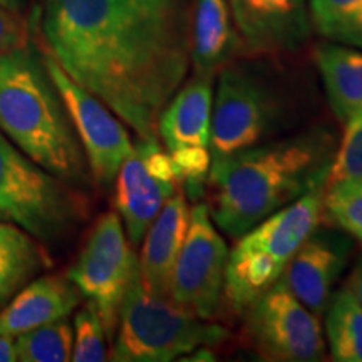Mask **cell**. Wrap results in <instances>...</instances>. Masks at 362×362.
Listing matches in <instances>:
<instances>
[{"label": "cell", "instance_id": "cell-6", "mask_svg": "<svg viewBox=\"0 0 362 362\" xmlns=\"http://www.w3.org/2000/svg\"><path fill=\"white\" fill-rule=\"evenodd\" d=\"M74 187L24 155L0 133V216L44 243L56 245L84 220Z\"/></svg>", "mask_w": 362, "mask_h": 362}, {"label": "cell", "instance_id": "cell-24", "mask_svg": "<svg viewBox=\"0 0 362 362\" xmlns=\"http://www.w3.org/2000/svg\"><path fill=\"white\" fill-rule=\"evenodd\" d=\"M324 214L337 228L362 243V178L324 188Z\"/></svg>", "mask_w": 362, "mask_h": 362}, {"label": "cell", "instance_id": "cell-31", "mask_svg": "<svg viewBox=\"0 0 362 362\" xmlns=\"http://www.w3.org/2000/svg\"><path fill=\"white\" fill-rule=\"evenodd\" d=\"M0 6L12 12L21 13L22 8H24V0H0Z\"/></svg>", "mask_w": 362, "mask_h": 362}, {"label": "cell", "instance_id": "cell-22", "mask_svg": "<svg viewBox=\"0 0 362 362\" xmlns=\"http://www.w3.org/2000/svg\"><path fill=\"white\" fill-rule=\"evenodd\" d=\"M309 17L329 42L362 49V0H309Z\"/></svg>", "mask_w": 362, "mask_h": 362}, {"label": "cell", "instance_id": "cell-13", "mask_svg": "<svg viewBox=\"0 0 362 362\" xmlns=\"http://www.w3.org/2000/svg\"><path fill=\"white\" fill-rule=\"evenodd\" d=\"M349 253V238L315 228L293 253L280 279L307 309L320 315L346 269Z\"/></svg>", "mask_w": 362, "mask_h": 362}, {"label": "cell", "instance_id": "cell-8", "mask_svg": "<svg viewBox=\"0 0 362 362\" xmlns=\"http://www.w3.org/2000/svg\"><path fill=\"white\" fill-rule=\"evenodd\" d=\"M280 101L255 72L243 66L220 71L211 112V156L260 144L280 119Z\"/></svg>", "mask_w": 362, "mask_h": 362}, {"label": "cell", "instance_id": "cell-12", "mask_svg": "<svg viewBox=\"0 0 362 362\" xmlns=\"http://www.w3.org/2000/svg\"><path fill=\"white\" fill-rule=\"evenodd\" d=\"M228 4L248 52H293L309 39V0H228Z\"/></svg>", "mask_w": 362, "mask_h": 362}, {"label": "cell", "instance_id": "cell-16", "mask_svg": "<svg viewBox=\"0 0 362 362\" xmlns=\"http://www.w3.org/2000/svg\"><path fill=\"white\" fill-rule=\"evenodd\" d=\"M83 293L61 275H44L30 280L0 310V334L16 337L40 325L66 319L78 309Z\"/></svg>", "mask_w": 362, "mask_h": 362}, {"label": "cell", "instance_id": "cell-27", "mask_svg": "<svg viewBox=\"0 0 362 362\" xmlns=\"http://www.w3.org/2000/svg\"><path fill=\"white\" fill-rule=\"evenodd\" d=\"M170 155L178 171V183H183L187 198L197 202L200 197H205V185L211 166V151L208 146H181L170 151Z\"/></svg>", "mask_w": 362, "mask_h": 362}, {"label": "cell", "instance_id": "cell-20", "mask_svg": "<svg viewBox=\"0 0 362 362\" xmlns=\"http://www.w3.org/2000/svg\"><path fill=\"white\" fill-rule=\"evenodd\" d=\"M49 267L42 243L17 225L0 221V310Z\"/></svg>", "mask_w": 362, "mask_h": 362}, {"label": "cell", "instance_id": "cell-19", "mask_svg": "<svg viewBox=\"0 0 362 362\" xmlns=\"http://www.w3.org/2000/svg\"><path fill=\"white\" fill-rule=\"evenodd\" d=\"M315 64L334 115L346 123L362 110V49L322 44L315 49Z\"/></svg>", "mask_w": 362, "mask_h": 362}, {"label": "cell", "instance_id": "cell-29", "mask_svg": "<svg viewBox=\"0 0 362 362\" xmlns=\"http://www.w3.org/2000/svg\"><path fill=\"white\" fill-rule=\"evenodd\" d=\"M13 361H17L13 337L2 336V334H0V362H13Z\"/></svg>", "mask_w": 362, "mask_h": 362}, {"label": "cell", "instance_id": "cell-14", "mask_svg": "<svg viewBox=\"0 0 362 362\" xmlns=\"http://www.w3.org/2000/svg\"><path fill=\"white\" fill-rule=\"evenodd\" d=\"M189 216L187 194L176 189L144 235L138 274L144 288L155 296L170 298L171 277L187 238Z\"/></svg>", "mask_w": 362, "mask_h": 362}, {"label": "cell", "instance_id": "cell-25", "mask_svg": "<svg viewBox=\"0 0 362 362\" xmlns=\"http://www.w3.org/2000/svg\"><path fill=\"white\" fill-rule=\"evenodd\" d=\"M74 344L71 361L103 362L107 359L106 329L96 305L88 300L74 317Z\"/></svg>", "mask_w": 362, "mask_h": 362}, {"label": "cell", "instance_id": "cell-10", "mask_svg": "<svg viewBox=\"0 0 362 362\" xmlns=\"http://www.w3.org/2000/svg\"><path fill=\"white\" fill-rule=\"evenodd\" d=\"M228 247L205 203L192 208L189 228L175 264L170 300L200 319L218 310L225 285Z\"/></svg>", "mask_w": 362, "mask_h": 362}, {"label": "cell", "instance_id": "cell-28", "mask_svg": "<svg viewBox=\"0 0 362 362\" xmlns=\"http://www.w3.org/2000/svg\"><path fill=\"white\" fill-rule=\"evenodd\" d=\"M25 27L19 13L0 6V57L25 45Z\"/></svg>", "mask_w": 362, "mask_h": 362}, {"label": "cell", "instance_id": "cell-17", "mask_svg": "<svg viewBox=\"0 0 362 362\" xmlns=\"http://www.w3.org/2000/svg\"><path fill=\"white\" fill-rule=\"evenodd\" d=\"M214 78L194 74L175 93L158 117V138L168 151L181 146H210Z\"/></svg>", "mask_w": 362, "mask_h": 362}, {"label": "cell", "instance_id": "cell-4", "mask_svg": "<svg viewBox=\"0 0 362 362\" xmlns=\"http://www.w3.org/2000/svg\"><path fill=\"white\" fill-rule=\"evenodd\" d=\"M322 215L324 188H317L238 237L228 252L223 285L225 298L233 310L245 312L282 277L297 248L319 228Z\"/></svg>", "mask_w": 362, "mask_h": 362}, {"label": "cell", "instance_id": "cell-3", "mask_svg": "<svg viewBox=\"0 0 362 362\" xmlns=\"http://www.w3.org/2000/svg\"><path fill=\"white\" fill-rule=\"evenodd\" d=\"M0 133L71 187L89 181L88 160L61 93L44 57L27 45L0 57Z\"/></svg>", "mask_w": 362, "mask_h": 362}, {"label": "cell", "instance_id": "cell-30", "mask_svg": "<svg viewBox=\"0 0 362 362\" xmlns=\"http://www.w3.org/2000/svg\"><path fill=\"white\" fill-rule=\"evenodd\" d=\"M347 288L354 293L356 298L361 302V305H362V257H361V260L357 262L354 272H352V277L349 280Z\"/></svg>", "mask_w": 362, "mask_h": 362}, {"label": "cell", "instance_id": "cell-2", "mask_svg": "<svg viewBox=\"0 0 362 362\" xmlns=\"http://www.w3.org/2000/svg\"><path fill=\"white\" fill-rule=\"evenodd\" d=\"M336 155V139L325 128L211 156L208 211L232 238L264 221L304 194L324 188Z\"/></svg>", "mask_w": 362, "mask_h": 362}, {"label": "cell", "instance_id": "cell-23", "mask_svg": "<svg viewBox=\"0 0 362 362\" xmlns=\"http://www.w3.org/2000/svg\"><path fill=\"white\" fill-rule=\"evenodd\" d=\"M17 361L22 362H66L71 361L74 327L69 320L40 325L13 337Z\"/></svg>", "mask_w": 362, "mask_h": 362}, {"label": "cell", "instance_id": "cell-18", "mask_svg": "<svg viewBox=\"0 0 362 362\" xmlns=\"http://www.w3.org/2000/svg\"><path fill=\"white\" fill-rule=\"evenodd\" d=\"M243 51L228 0H197L192 21L193 74H218Z\"/></svg>", "mask_w": 362, "mask_h": 362}, {"label": "cell", "instance_id": "cell-7", "mask_svg": "<svg viewBox=\"0 0 362 362\" xmlns=\"http://www.w3.org/2000/svg\"><path fill=\"white\" fill-rule=\"evenodd\" d=\"M138 272V259L116 211L99 216L67 272L83 297L96 305L107 339L115 337L121 304Z\"/></svg>", "mask_w": 362, "mask_h": 362}, {"label": "cell", "instance_id": "cell-5", "mask_svg": "<svg viewBox=\"0 0 362 362\" xmlns=\"http://www.w3.org/2000/svg\"><path fill=\"white\" fill-rule=\"evenodd\" d=\"M116 329L107 357L116 362H170L228 339V330L221 325L146 291L138 272L121 304Z\"/></svg>", "mask_w": 362, "mask_h": 362}, {"label": "cell", "instance_id": "cell-21", "mask_svg": "<svg viewBox=\"0 0 362 362\" xmlns=\"http://www.w3.org/2000/svg\"><path fill=\"white\" fill-rule=\"evenodd\" d=\"M325 336L339 362H362V305L349 288L332 293L325 307Z\"/></svg>", "mask_w": 362, "mask_h": 362}, {"label": "cell", "instance_id": "cell-26", "mask_svg": "<svg viewBox=\"0 0 362 362\" xmlns=\"http://www.w3.org/2000/svg\"><path fill=\"white\" fill-rule=\"evenodd\" d=\"M324 188L344 180L362 178V110L347 119Z\"/></svg>", "mask_w": 362, "mask_h": 362}, {"label": "cell", "instance_id": "cell-1", "mask_svg": "<svg viewBox=\"0 0 362 362\" xmlns=\"http://www.w3.org/2000/svg\"><path fill=\"white\" fill-rule=\"evenodd\" d=\"M197 0H45L49 54L139 139L192 69Z\"/></svg>", "mask_w": 362, "mask_h": 362}, {"label": "cell", "instance_id": "cell-15", "mask_svg": "<svg viewBox=\"0 0 362 362\" xmlns=\"http://www.w3.org/2000/svg\"><path fill=\"white\" fill-rule=\"evenodd\" d=\"M115 183V208L124 221L126 237L136 248L165 203L173 197L176 183L149 175L143 155L136 146L121 165Z\"/></svg>", "mask_w": 362, "mask_h": 362}, {"label": "cell", "instance_id": "cell-9", "mask_svg": "<svg viewBox=\"0 0 362 362\" xmlns=\"http://www.w3.org/2000/svg\"><path fill=\"white\" fill-rule=\"evenodd\" d=\"M247 336L265 361H320L325 341L319 315L307 309L282 279L247 307Z\"/></svg>", "mask_w": 362, "mask_h": 362}, {"label": "cell", "instance_id": "cell-11", "mask_svg": "<svg viewBox=\"0 0 362 362\" xmlns=\"http://www.w3.org/2000/svg\"><path fill=\"white\" fill-rule=\"evenodd\" d=\"M44 62L78 133L90 176L101 187H111L123 161L134 149L128 129L101 99L72 81L49 52Z\"/></svg>", "mask_w": 362, "mask_h": 362}]
</instances>
